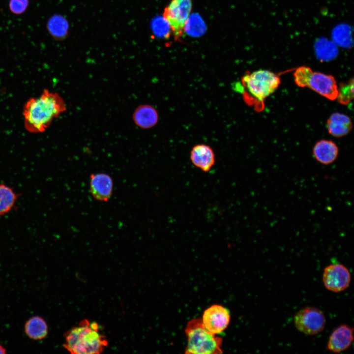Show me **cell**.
I'll list each match as a JSON object with an SVG mask.
<instances>
[{
    "instance_id": "2e32d148",
    "label": "cell",
    "mask_w": 354,
    "mask_h": 354,
    "mask_svg": "<svg viewBox=\"0 0 354 354\" xmlns=\"http://www.w3.org/2000/svg\"><path fill=\"white\" fill-rule=\"evenodd\" d=\"M326 126L330 134L336 137H340L346 135L351 130L352 122L348 116L334 113L328 119Z\"/></svg>"
},
{
    "instance_id": "ba28073f",
    "label": "cell",
    "mask_w": 354,
    "mask_h": 354,
    "mask_svg": "<svg viewBox=\"0 0 354 354\" xmlns=\"http://www.w3.org/2000/svg\"><path fill=\"white\" fill-rule=\"evenodd\" d=\"M351 275L349 269L341 264H333L325 267L323 274V282L329 291L339 293L346 290L350 285Z\"/></svg>"
},
{
    "instance_id": "ac0fdd59",
    "label": "cell",
    "mask_w": 354,
    "mask_h": 354,
    "mask_svg": "<svg viewBox=\"0 0 354 354\" xmlns=\"http://www.w3.org/2000/svg\"><path fill=\"white\" fill-rule=\"evenodd\" d=\"M47 29L50 34L55 40H62L66 38L68 35V23L64 17L55 14L48 19Z\"/></svg>"
},
{
    "instance_id": "277c9868",
    "label": "cell",
    "mask_w": 354,
    "mask_h": 354,
    "mask_svg": "<svg viewBox=\"0 0 354 354\" xmlns=\"http://www.w3.org/2000/svg\"><path fill=\"white\" fill-rule=\"evenodd\" d=\"M188 343L185 354H222V339L208 330L202 320L192 319L185 329Z\"/></svg>"
},
{
    "instance_id": "6da1fadb",
    "label": "cell",
    "mask_w": 354,
    "mask_h": 354,
    "mask_svg": "<svg viewBox=\"0 0 354 354\" xmlns=\"http://www.w3.org/2000/svg\"><path fill=\"white\" fill-rule=\"evenodd\" d=\"M66 110L65 103L59 94L44 89L40 96L30 98L24 104L25 127L30 133L44 132Z\"/></svg>"
},
{
    "instance_id": "30bf717a",
    "label": "cell",
    "mask_w": 354,
    "mask_h": 354,
    "mask_svg": "<svg viewBox=\"0 0 354 354\" xmlns=\"http://www.w3.org/2000/svg\"><path fill=\"white\" fill-rule=\"evenodd\" d=\"M113 180L112 177L104 173L92 174L89 177V190L96 200L107 202L113 191Z\"/></svg>"
},
{
    "instance_id": "ffe728a7",
    "label": "cell",
    "mask_w": 354,
    "mask_h": 354,
    "mask_svg": "<svg viewBox=\"0 0 354 354\" xmlns=\"http://www.w3.org/2000/svg\"><path fill=\"white\" fill-rule=\"evenodd\" d=\"M29 0H10L8 6L10 11L15 15H21L28 9Z\"/></svg>"
},
{
    "instance_id": "7a4b0ae2",
    "label": "cell",
    "mask_w": 354,
    "mask_h": 354,
    "mask_svg": "<svg viewBox=\"0 0 354 354\" xmlns=\"http://www.w3.org/2000/svg\"><path fill=\"white\" fill-rule=\"evenodd\" d=\"M280 83L278 75L266 70H259L243 76L240 83L235 84V90L242 94L249 105L262 110L266 98L273 93Z\"/></svg>"
},
{
    "instance_id": "e0dca14e",
    "label": "cell",
    "mask_w": 354,
    "mask_h": 354,
    "mask_svg": "<svg viewBox=\"0 0 354 354\" xmlns=\"http://www.w3.org/2000/svg\"><path fill=\"white\" fill-rule=\"evenodd\" d=\"M19 196L12 186L0 183V216L9 214L16 208Z\"/></svg>"
},
{
    "instance_id": "d6986e66",
    "label": "cell",
    "mask_w": 354,
    "mask_h": 354,
    "mask_svg": "<svg viewBox=\"0 0 354 354\" xmlns=\"http://www.w3.org/2000/svg\"><path fill=\"white\" fill-rule=\"evenodd\" d=\"M353 79L348 84H341L338 88L337 98L338 101L343 104H348L353 98L354 96Z\"/></svg>"
},
{
    "instance_id": "9c48e42d",
    "label": "cell",
    "mask_w": 354,
    "mask_h": 354,
    "mask_svg": "<svg viewBox=\"0 0 354 354\" xmlns=\"http://www.w3.org/2000/svg\"><path fill=\"white\" fill-rule=\"evenodd\" d=\"M230 319L227 309L219 305H213L204 311L202 321L208 330L216 334L226 328Z\"/></svg>"
},
{
    "instance_id": "5bb4252c",
    "label": "cell",
    "mask_w": 354,
    "mask_h": 354,
    "mask_svg": "<svg viewBox=\"0 0 354 354\" xmlns=\"http://www.w3.org/2000/svg\"><path fill=\"white\" fill-rule=\"evenodd\" d=\"M133 119L137 126L143 129H149L157 123L158 114L153 107L145 104L136 109L133 115Z\"/></svg>"
},
{
    "instance_id": "4fadbf2b",
    "label": "cell",
    "mask_w": 354,
    "mask_h": 354,
    "mask_svg": "<svg viewBox=\"0 0 354 354\" xmlns=\"http://www.w3.org/2000/svg\"><path fill=\"white\" fill-rule=\"evenodd\" d=\"M339 153L337 146L332 141L322 140L318 141L313 149L315 159L320 163L328 165L333 163Z\"/></svg>"
},
{
    "instance_id": "52a82bcc",
    "label": "cell",
    "mask_w": 354,
    "mask_h": 354,
    "mask_svg": "<svg viewBox=\"0 0 354 354\" xmlns=\"http://www.w3.org/2000/svg\"><path fill=\"white\" fill-rule=\"evenodd\" d=\"M294 323L299 331L306 335H315L324 330L325 318L323 312L319 309L306 307L295 314Z\"/></svg>"
},
{
    "instance_id": "9a60e30c",
    "label": "cell",
    "mask_w": 354,
    "mask_h": 354,
    "mask_svg": "<svg viewBox=\"0 0 354 354\" xmlns=\"http://www.w3.org/2000/svg\"><path fill=\"white\" fill-rule=\"evenodd\" d=\"M24 331L30 339L38 341L45 338L48 334L49 327L45 320L36 315L30 318L24 325Z\"/></svg>"
},
{
    "instance_id": "44dd1931",
    "label": "cell",
    "mask_w": 354,
    "mask_h": 354,
    "mask_svg": "<svg viewBox=\"0 0 354 354\" xmlns=\"http://www.w3.org/2000/svg\"><path fill=\"white\" fill-rule=\"evenodd\" d=\"M6 353V348L0 344V354H5Z\"/></svg>"
},
{
    "instance_id": "3957f363",
    "label": "cell",
    "mask_w": 354,
    "mask_h": 354,
    "mask_svg": "<svg viewBox=\"0 0 354 354\" xmlns=\"http://www.w3.org/2000/svg\"><path fill=\"white\" fill-rule=\"evenodd\" d=\"M64 348L72 354H98L108 345L99 324L84 319L64 335Z\"/></svg>"
},
{
    "instance_id": "7c38bea8",
    "label": "cell",
    "mask_w": 354,
    "mask_h": 354,
    "mask_svg": "<svg viewBox=\"0 0 354 354\" xmlns=\"http://www.w3.org/2000/svg\"><path fill=\"white\" fill-rule=\"evenodd\" d=\"M190 158L196 167L206 173L212 168L216 160L213 149L205 144L194 146L190 151Z\"/></svg>"
},
{
    "instance_id": "8992f818",
    "label": "cell",
    "mask_w": 354,
    "mask_h": 354,
    "mask_svg": "<svg viewBox=\"0 0 354 354\" xmlns=\"http://www.w3.org/2000/svg\"><path fill=\"white\" fill-rule=\"evenodd\" d=\"M192 8V0H171L164 8L163 18L169 25L176 40H179L183 35Z\"/></svg>"
},
{
    "instance_id": "5b68a950",
    "label": "cell",
    "mask_w": 354,
    "mask_h": 354,
    "mask_svg": "<svg viewBox=\"0 0 354 354\" xmlns=\"http://www.w3.org/2000/svg\"><path fill=\"white\" fill-rule=\"evenodd\" d=\"M294 76L298 86L307 87L329 100L337 99L338 87L332 76L313 72L308 67L301 66L295 70Z\"/></svg>"
},
{
    "instance_id": "8fae6325",
    "label": "cell",
    "mask_w": 354,
    "mask_h": 354,
    "mask_svg": "<svg viewBox=\"0 0 354 354\" xmlns=\"http://www.w3.org/2000/svg\"><path fill=\"white\" fill-rule=\"evenodd\" d=\"M354 338L353 328L346 324H341L330 335L327 348L333 353H341L350 347Z\"/></svg>"
}]
</instances>
